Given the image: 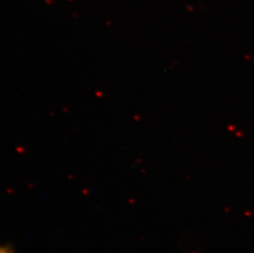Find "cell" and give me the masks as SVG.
Returning a JSON list of instances; mask_svg holds the SVG:
<instances>
[{"label":"cell","mask_w":254,"mask_h":253,"mask_svg":"<svg viewBox=\"0 0 254 253\" xmlns=\"http://www.w3.org/2000/svg\"><path fill=\"white\" fill-rule=\"evenodd\" d=\"M0 253H12V251L5 247H0Z\"/></svg>","instance_id":"1"}]
</instances>
